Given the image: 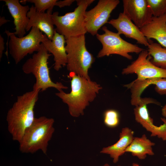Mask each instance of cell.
Masks as SVG:
<instances>
[{"mask_svg": "<svg viewBox=\"0 0 166 166\" xmlns=\"http://www.w3.org/2000/svg\"><path fill=\"white\" fill-rule=\"evenodd\" d=\"M70 73L71 92L66 93L61 90L55 95L68 105L72 116L78 117L83 115L84 110L94 100L102 87L95 81Z\"/></svg>", "mask_w": 166, "mask_h": 166, "instance_id": "1", "label": "cell"}, {"mask_svg": "<svg viewBox=\"0 0 166 166\" xmlns=\"http://www.w3.org/2000/svg\"><path fill=\"white\" fill-rule=\"evenodd\" d=\"M40 91L33 89L18 96L8 110L6 117L8 129L14 140L19 143L26 130L33 122L34 108Z\"/></svg>", "mask_w": 166, "mask_h": 166, "instance_id": "2", "label": "cell"}, {"mask_svg": "<svg viewBox=\"0 0 166 166\" xmlns=\"http://www.w3.org/2000/svg\"><path fill=\"white\" fill-rule=\"evenodd\" d=\"M54 122L53 118L45 116L35 118L32 124L25 131L19 143L20 151L33 154L41 150L46 154L49 142L54 132Z\"/></svg>", "mask_w": 166, "mask_h": 166, "instance_id": "3", "label": "cell"}, {"mask_svg": "<svg viewBox=\"0 0 166 166\" xmlns=\"http://www.w3.org/2000/svg\"><path fill=\"white\" fill-rule=\"evenodd\" d=\"M51 55L42 43L39 50L23 64L22 69L23 72L26 74H32L36 79L33 89L43 91L53 88L60 91L68 88L61 82L55 83L51 79L48 60Z\"/></svg>", "mask_w": 166, "mask_h": 166, "instance_id": "4", "label": "cell"}, {"mask_svg": "<svg viewBox=\"0 0 166 166\" xmlns=\"http://www.w3.org/2000/svg\"><path fill=\"white\" fill-rule=\"evenodd\" d=\"M66 44L67 70L70 73L91 80L88 70L95 59L86 48L85 35L67 39Z\"/></svg>", "mask_w": 166, "mask_h": 166, "instance_id": "5", "label": "cell"}, {"mask_svg": "<svg viewBox=\"0 0 166 166\" xmlns=\"http://www.w3.org/2000/svg\"><path fill=\"white\" fill-rule=\"evenodd\" d=\"M77 7L72 12L59 15L58 12L52 14L56 31L66 39L70 38L85 35L87 32L85 22V13L88 6L94 0H77Z\"/></svg>", "mask_w": 166, "mask_h": 166, "instance_id": "6", "label": "cell"}, {"mask_svg": "<svg viewBox=\"0 0 166 166\" xmlns=\"http://www.w3.org/2000/svg\"><path fill=\"white\" fill-rule=\"evenodd\" d=\"M10 39L8 43L9 53L16 64L19 63L28 54L38 51L41 44L48 38L37 27H33L28 34L21 38L13 33L6 30L5 32Z\"/></svg>", "mask_w": 166, "mask_h": 166, "instance_id": "7", "label": "cell"}, {"mask_svg": "<svg viewBox=\"0 0 166 166\" xmlns=\"http://www.w3.org/2000/svg\"><path fill=\"white\" fill-rule=\"evenodd\" d=\"M102 29L104 33L102 34L97 33L96 35L102 46L97 55L98 58L115 54L132 60V57L129 53H140L144 50L136 45L124 40L118 33L109 30L106 26H103Z\"/></svg>", "mask_w": 166, "mask_h": 166, "instance_id": "8", "label": "cell"}, {"mask_svg": "<svg viewBox=\"0 0 166 166\" xmlns=\"http://www.w3.org/2000/svg\"><path fill=\"white\" fill-rule=\"evenodd\" d=\"M119 2V0H100L94 8L86 11L84 17L87 32L96 35L98 30L108 22L111 12Z\"/></svg>", "mask_w": 166, "mask_h": 166, "instance_id": "9", "label": "cell"}, {"mask_svg": "<svg viewBox=\"0 0 166 166\" xmlns=\"http://www.w3.org/2000/svg\"><path fill=\"white\" fill-rule=\"evenodd\" d=\"M152 57L147 50H144L137 58L122 71L123 75L135 73L137 76L136 80L162 78L166 79V69L158 67L150 61Z\"/></svg>", "mask_w": 166, "mask_h": 166, "instance_id": "10", "label": "cell"}, {"mask_svg": "<svg viewBox=\"0 0 166 166\" xmlns=\"http://www.w3.org/2000/svg\"><path fill=\"white\" fill-rule=\"evenodd\" d=\"M123 12L139 29L149 22L153 17L147 0H123Z\"/></svg>", "mask_w": 166, "mask_h": 166, "instance_id": "11", "label": "cell"}, {"mask_svg": "<svg viewBox=\"0 0 166 166\" xmlns=\"http://www.w3.org/2000/svg\"><path fill=\"white\" fill-rule=\"evenodd\" d=\"M108 23L115 28L119 34H123L127 38L134 39L138 43L145 46L149 45L150 40H148L140 29L123 13H120L117 18L112 19Z\"/></svg>", "mask_w": 166, "mask_h": 166, "instance_id": "12", "label": "cell"}, {"mask_svg": "<svg viewBox=\"0 0 166 166\" xmlns=\"http://www.w3.org/2000/svg\"><path fill=\"white\" fill-rule=\"evenodd\" d=\"M52 11L48 10L46 12H39L32 5L27 14L30 21L26 29V31H29L33 27H37L43 32L49 39L52 40L55 31L52 19Z\"/></svg>", "mask_w": 166, "mask_h": 166, "instance_id": "13", "label": "cell"}, {"mask_svg": "<svg viewBox=\"0 0 166 166\" xmlns=\"http://www.w3.org/2000/svg\"><path fill=\"white\" fill-rule=\"evenodd\" d=\"M5 2L9 11L14 19L15 31L13 34L21 38L26 34V29L29 22L27 14L30 7L28 6H23L18 0H1Z\"/></svg>", "mask_w": 166, "mask_h": 166, "instance_id": "14", "label": "cell"}, {"mask_svg": "<svg viewBox=\"0 0 166 166\" xmlns=\"http://www.w3.org/2000/svg\"><path fill=\"white\" fill-rule=\"evenodd\" d=\"M49 53L53 56L54 61V69L59 71L62 67L66 65L67 54L65 48L66 39L65 37L56 30L52 40L48 38L42 42Z\"/></svg>", "mask_w": 166, "mask_h": 166, "instance_id": "15", "label": "cell"}, {"mask_svg": "<svg viewBox=\"0 0 166 166\" xmlns=\"http://www.w3.org/2000/svg\"><path fill=\"white\" fill-rule=\"evenodd\" d=\"M136 121L146 130L151 132V136H157L163 140H166V124L157 126L153 124V120L149 115L147 105L135 107L134 109Z\"/></svg>", "mask_w": 166, "mask_h": 166, "instance_id": "16", "label": "cell"}, {"mask_svg": "<svg viewBox=\"0 0 166 166\" xmlns=\"http://www.w3.org/2000/svg\"><path fill=\"white\" fill-rule=\"evenodd\" d=\"M140 29L148 40L155 39L166 48V14L158 17L153 16L149 22Z\"/></svg>", "mask_w": 166, "mask_h": 166, "instance_id": "17", "label": "cell"}, {"mask_svg": "<svg viewBox=\"0 0 166 166\" xmlns=\"http://www.w3.org/2000/svg\"><path fill=\"white\" fill-rule=\"evenodd\" d=\"M134 132L128 127L122 129L120 133L119 139L114 144L102 148L100 153L109 155L113 159L114 163L117 162L119 157L125 153V150L132 142Z\"/></svg>", "mask_w": 166, "mask_h": 166, "instance_id": "18", "label": "cell"}, {"mask_svg": "<svg viewBox=\"0 0 166 166\" xmlns=\"http://www.w3.org/2000/svg\"><path fill=\"white\" fill-rule=\"evenodd\" d=\"M155 145V143L148 139L146 135L143 134L140 137H134L125 150V152H130L132 156L143 160L146 158L147 155H154L152 147Z\"/></svg>", "mask_w": 166, "mask_h": 166, "instance_id": "19", "label": "cell"}, {"mask_svg": "<svg viewBox=\"0 0 166 166\" xmlns=\"http://www.w3.org/2000/svg\"><path fill=\"white\" fill-rule=\"evenodd\" d=\"M150 41L147 50L152 57L150 61L156 66L166 69V48Z\"/></svg>", "mask_w": 166, "mask_h": 166, "instance_id": "20", "label": "cell"}, {"mask_svg": "<svg viewBox=\"0 0 166 166\" xmlns=\"http://www.w3.org/2000/svg\"><path fill=\"white\" fill-rule=\"evenodd\" d=\"M153 16L158 17L166 14V0H147Z\"/></svg>", "mask_w": 166, "mask_h": 166, "instance_id": "21", "label": "cell"}, {"mask_svg": "<svg viewBox=\"0 0 166 166\" xmlns=\"http://www.w3.org/2000/svg\"><path fill=\"white\" fill-rule=\"evenodd\" d=\"M104 122L108 127L114 128L117 127L120 122L119 113L114 109L106 110L104 114Z\"/></svg>", "mask_w": 166, "mask_h": 166, "instance_id": "22", "label": "cell"}, {"mask_svg": "<svg viewBox=\"0 0 166 166\" xmlns=\"http://www.w3.org/2000/svg\"><path fill=\"white\" fill-rule=\"evenodd\" d=\"M57 0H26V2L33 3L36 10L45 12L46 10H53Z\"/></svg>", "mask_w": 166, "mask_h": 166, "instance_id": "23", "label": "cell"}, {"mask_svg": "<svg viewBox=\"0 0 166 166\" xmlns=\"http://www.w3.org/2000/svg\"><path fill=\"white\" fill-rule=\"evenodd\" d=\"M152 84L155 85V90L157 93L160 95L166 96V79L153 78Z\"/></svg>", "mask_w": 166, "mask_h": 166, "instance_id": "24", "label": "cell"}, {"mask_svg": "<svg viewBox=\"0 0 166 166\" xmlns=\"http://www.w3.org/2000/svg\"><path fill=\"white\" fill-rule=\"evenodd\" d=\"M74 1H75L74 0H65L60 1L57 0L55 6L60 8H62L65 6H69Z\"/></svg>", "mask_w": 166, "mask_h": 166, "instance_id": "25", "label": "cell"}, {"mask_svg": "<svg viewBox=\"0 0 166 166\" xmlns=\"http://www.w3.org/2000/svg\"><path fill=\"white\" fill-rule=\"evenodd\" d=\"M4 42L3 38L0 35V59L2 58L4 50Z\"/></svg>", "mask_w": 166, "mask_h": 166, "instance_id": "26", "label": "cell"}, {"mask_svg": "<svg viewBox=\"0 0 166 166\" xmlns=\"http://www.w3.org/2000/svg\"><path fill=\"white\" fill-rule=\"evenodd\" d=\"M9 21L6 19L4 17H0V26H2L3 25Z\"/></svg>", "mask_w": 166, "mask_h": 166, "instance_id": "27", "label": "cell"}, {"mask_svg": "<svg viewBox=\"0 0 166 166\" xmlns=\"http://www.w3.org/2000/svg\"><path fill=\"white\" fill-rule=\"evenodd\" d=\"M161 114L164 117L166 118V103L162 109Z\"/></svg>", "mask_w": 166, "mask_h": 166, "instance_id": "28", "label": "cell"}, {"mask_svg": "<svg viewBox=\"0 0 166 166\" xmlns=\"http://www.w3.org/2000/svg\"><path fill=\"white\" fill-rule=\"evenodd\" d=\"M117 166H121L118 165ZM132 166H141L137 163H134L132 164Z\"/></svg>", "mask_w": 166, "mask_h": 166, "instance_id": "29", "label": "cell"}, {"mask_svg": "<svg viewBox=\"0 0 166 166\" xmlns=\"http://www.w3.org/2000/svg\"><path fill=\"white\" fill-rule=\"evenodd\" d=\"M161 119L163 122L166 124V118L164 117L161 118Z\"/></svg>", "mask_w": 166, "mask_h": 166, "instance_id": "30", "label": "cell"}, {"mask_svg": "<svg viewBox=\"0 0 166 166\" xmlns=\"http://www.w3.org/2000/svg\"><path fill=\"white\" fill-rule=\"evenodd\" d=\"M101 166H111L109 164L106 163Z\"/></svg>", "mask_w": 166, "mask_h": 166, "instance_id": "31", "label": "cell"}]
</instances>
